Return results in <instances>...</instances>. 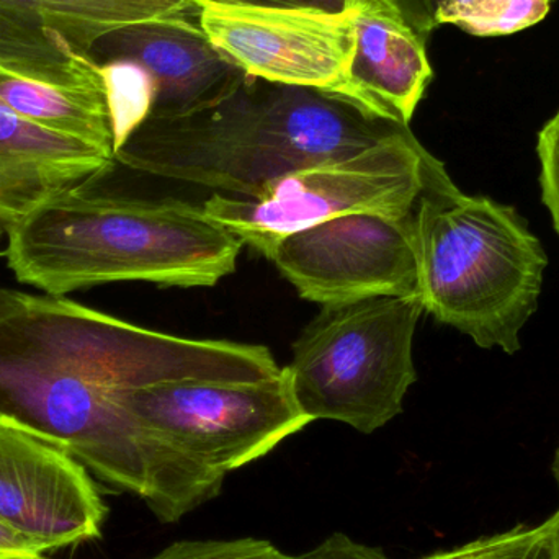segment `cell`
Returning a JSON list of instances; mask_svg holds the SVG:
<instances>
[{
	"label": "cell",
	"mask_w": 559,
	"mask_h": 559,
	"mask_svg": "<svg viewBox=\"0 0 559 559\" xmlns=\"http://www.w3.org/2000/svg\"><path fill=\"white\" fill-rule=\"evenodd\" d=\"M282 373L264 345L140 328L66 296L0 288V420L66 450L115 491L176 524L222 492L216 475L121 403L169 381H261Z\"/></svg>",
	"instance_id": "1"
},
{
	"label": "cell",
	"mask_w": 559,
	"mask_h": 559,
	"mask_svg": "<svg viewBox=\"0 0 559 559\" xmlns=\"http://www.w3.org/2000/svg\"><path fill=\"white\" fill-rule=\"evenodd\" d=\"M94 186L7 229V265L20 283L66 296L120 282L213 286L236 271L242 242L202 206L98 193Z\"/></svg>",
	"instance_id": "3"
},
{
	"label": "cell",
	"mask_w": 559,
	"mask_h": 559,
	"mask_svg": "<svg viewBox=\"0 0 559 559\" xmlns=\"http://www.w3.org/2000/svg\"><path fill=\"white\" fill-rule=\"evenodd\" d=\"M538 159H540L542 200L554 218L559 236V110L538 133Z\"/></svg>",
	"instance_id": "20"
},
{
	"label": "cell",
	"mask_w": 559,
	"mask_h": 559,
	"mask_svg": "<svg viewBox=\"0 0 559 559\" xmlns=\"http://www.w3.org/2000/svg\"><path fill=\"white\" fill-rule=\"evenodd\" d=\"M97 64L128 61L150 75V117L189 114L222 100L248 75L212 45L197 16L128 26L104 36L92 49Z\"/></svg>",
	"instance_id": "12"
},
{
	"label": "cell",
	"mask_w": 559,
	"mask_h": 559,
	"mask_svg": "<svg viewBox=\"0 0 559 559\" xmlns=\"http://www.w3.org/2000/svg\"><path fill=\"white\" fill-rule=\"evenodd\" d=\"M121 403L147 429L223 478L264 459L311 424L296 403L285 367L271 380L133 388Z\"/></svg>",
	"instance_id": "7"
},
{
	"label": "cell",
	"mask_w": 559,
	"mask_h": 559,
	"mask_svg": "<svg viewBox=\"0 0 559 559\" xmlns=\"http://www.w3.org/2000/svg\"><path fill=\"white\" fill-rule=\"evenodd\" d=\"M115 164V154L46 130L0 102V228L94 186Z\"/></svg>",
	"instance_id": "13"
},
{
	"label": "cell",
	"mask_w": 559,
	"mask_h": 559,
	"mask_svg": "<svg viewBox=\"0 0 559 559\" xmlns=\"http://www.w3.org/2000/svg\"><path fill=\"white\" fill-rule=\"evenodd\" d=\"M419 559H557L554 519L537 527L518 525Z\"/></svg>",
	"instance_id": "18"
},
{
	"label": "cell",
	"mask_w": 559,
	"mask_h": 559,
	"mask_svg": "<svg viewBox=\"0 0 559 559\" xmlns=\"http://www.w3.org/2000/svg\"><path fill=\"white\" fill-rule=\"evenodd\" d=\"M212 45L249 78L347 98L357 49L354 10L192 0Z\"/></svg>",
	"instance_id": "8"
},
{
	"label": "cell",
	"mask_w": 559,
	"mask_h": 559,
	"mask_svg": "<svg viewBox=\"0 0 559 559\" xmlns=\"http://www.w3.org/2000/svg\"><path fill=\"white\" fill-rule=\"evenodd\" d=\"M437 26L452 25L476 38H502L544 22L554 0H430Z\"/></svg>",
	"instance_id": "16"
},
{
	"label": "cell",
	"mask_w": 559,
	"mask_h": 559,
	"mask_svg": "<svg viewBox=\"0 0 559 559\" xmlns=\"http://www.w3.org/2000/svg\"><path fill=\"white\" fill-rule=\"evenodd\" d=\"M267 259L301 298L321 306L417 295L416 210L319 223L283 238Z\"/></svg>",
	"instance_id": "9"
},
{
	"label": "cell",
	"mask_w": 559,
	"mask_h": 559,
	"mask_svg": "<svg viewBox=\"0 0 559 559\" xmlns=\"http://www.w3.org/2000/svg\"><path fill=\"white\" fill-rule=\"evenodd\" d=\"M436 160L404 128L358 153L286 174L254 199L215 193L202 209L242 246L267 258L283 238L319 223L365 213L409 215Z\"/></svg>",
	"instance_id": "6"
},
{
	"label": "cell",
	"mask_w": 559,
	"mask_h": 559,
	"mask_svg": "<svg viewBox=\"0 0 559 559\" xmlns=\"http://www.w3.org/2000/svg\"><path fill=\"white\" fill-rule=\"evenodd\" d=\"M416 239L424 311L478 347L521 350L548 265L524 216L489 197L466 195L437 159L417 202Z\"/></svg>",
	"instance_id": "4"
},
{
	"label": "cell",
	"mask_w": 559,
	"mask_h": 559,
	"mask_svg": "<svg viewBox=\"0 0 559 559\" xmlns=\"http://www.w3.org/2000/svg\"><path fill=\"white\" fill-rule=\"evenodd\" d=\"M180 16H197L192 0H0V66L69 87L104 84L91 58L104 36Z\"/></svg>",
	"instance_id": "10"
},
{
	"label": "cell",
	"mask_w": 559,
	"mask_h": 559,
	"mask_svg": "<svg viewBox=\"0 0 559 559\" xmlns=\"http://www.w3.org/2000/svg\"><path fill=\"white\" fill-rule=\"evenodd\" d=\"M0 102L46 130L115 154L105 84L69 87L23 78L0 66Z\"/></svg>",
	"instance_id": "15"
},
{
	"label": "cell",
	"mask_w": 559,
	"mask_h": 559,
	"mask_svg": "<svg viewBox=\"0 0 559 559\" xmlns=\"http://www.w3.org/2000/svg\"><path fill=\"white\" fill-rule=\"evenodd\" d=\"M404 22L424 39L430 38L436 28H439L433 16L432 2L430 0H386ZM557 2V0H554Z\"/></svg>",
	"instance_id": "22"
},
{
	"label": "cell",
	"mask_w": 559,
	"mask_h": 559,
	"mask_svg": "<svg viewBox=\"0 0 559 559\" xmlns=\"http://www.w3.org/2000/svg\"><path fill=\"white\" fill-rule=\"evenodd\" d=\"M107 506L66 450L0 420V522L49 550L100 537Z\"/></svg>",
	"instance_id": "11"
},
{
	"label": "cell",
	"mask_w": 559,
	"mask_h": 559,
	"mask_svg": "<svg viewBox=\"0 0 559 559\" xmlns=\"http://www.w3.org/2000/svg\"><path fill=\"white\" fill-rule=\"evenodd\" d=\"M296 559H390L378 548L358 544L354 538L344 534L329 535L318 547Z\"/></svg>",
	"instance_id": "21"
},
{
	"label": "cell",
	"mask_w": 559,
	"mask_h": 559,
	"mask_svg": "<svg viewBox=\"0 0 559 559\" xmlns=\"http://www.w3.org/2000/svg\"><path fill=\"white\" fill-rule=\"evenodd\" d=\"M404 128L338 95L248 75L215 104L147 117L115 159L136 173L254 199L286 174L358 153Z\"/></svg>",
	"instance_id": "2"
},
{
	"label": "cell",
	"mask_w": 559,
	"mask_h": 559,
	"mask_svg": "<svg viewBox=\"0 0 559 559\" xmlns=\"http://www.w3.org/2000/svg\"><path fill=\"white\" fill-rule=\"evenodd\" d=\"M147 559H296L274 544L259 538L183 540Z\"/></svg>",
	"instance_id": "19"
},
{
	"label": "cell",
	"mask_w": 559,
	"mask_h": 559,
	"mask_svg": "<svg viewBox=\"0 0 559 559\" xmlns=\"http://www.w3.org/2000/svg\"><path fill=\"white\" fill-rule=\"evenodd\" d=\"M0 559H48V558L43 557V555L20 554V555H5V557H0Z\"/></svg>",
	"instance_id": "27"
},
{
	"label": "cell",
	"mask_w": 559,
	"mask_h": 559,
	"mask_svg": "<svg viewBox=\"0 0 559 559\" xmlns=\"http://www.w3.org/2000/svg\"><path fill=\"white\" fill-rule=\"evenodd\" d=\"M555 525V548H557V559H559V509L551 515Z\"/></svg>",
	"instance_id": "25"
},
{
	"label": "cell",
	"mask_w": 559,
	"mask_h": 559,
	"mask_svg": "<svg viewBox=\"0 0 559 559\" xmlns=\"http://www.w3.org/2000/svg\"><path fill=\"white\" fill-rule=\"evenodd\" d=\"M45 551H48L45 545L19 534L0 522V557L20 554L43 555Z\"/></svg>",
	"instance_id": "23"
},
{
	"label": "cell",
	"mask_w": 559,
	"mask_h": 559,
	"mask_svg": "<svg viewBox=\"0 0 559 559\" xmlns=\"http://www.w3.org/2000/svg\"><path fill=\"white\" fill-rule=\"evenodd\" d=\"M417 295L324 305L293 344L285 370L299 409L314 420L377 432L403 413L416 383Z\"/></svg>",
	"instance_id": "5"
},
{
	"label": "cell",
	"mask_w": 559,
	"mask_h": 559,
	"mask_svg": "<svg viewBox=\"0 0 559 559\" xmlns=\"http://www.w3.org/2000/svg\"><path fill=\"white\" fill-rule=\"evenodd\" d=\"M100 66L114 127L115 154L153 111L154 87L143 68L128 61Z\"/></svg>",
	"instance_id": "17"
},
{
	"label": "cell",
	"mask_w": 559,
	"mask_h": 559,
	"mask_svg": "<svg viewBox=\"0 0 559 559\" xmlns=\"http://www.w3.org/2000/svg\"><path fill=\"white\" fill-rule=\"evenodd\" d=\"M348 5L357 28L348 100L409 127L433 78L427 41L384 0H348Z\"/></svg>",
	"instance_id": "14"
},
{
	"label": "cell",
	"mask_w": 559,
	"mask_h": 559,
	"mask_svg": "<svg viewBox=\"0 0 559 559\" xmlns=\"http://www.w3.org/2000/svg\"><path fill=\"white\" fill-rule=\"evenodd\" d=\"M223 2L254 3V5L316 7V9L342 12L348 0H223Z\"/></svg>",
	"instance_id": "24"
},
{
	"label": "cell",
	"mask_w": 559,
	"mask_h": 559,
	"mask_svg": "<svg viewBox=\"0 0 559 559\" xmlns=\"http://www.w3.org/2000/svg\"><path fill=\"white\" fill-rule=\"evenodd\" d=\"M551 473H554L555 483H557L559 489V445L557 452H555L554 463H551Z\"/></svg>",
	"instance_id": "26"
}]
</instances>
